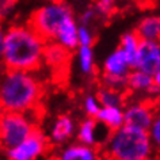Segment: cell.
I'll use <instances>...</instances> for the list:
<instances>
[{
    "instance_id": "1",
    "label": "cell",
    "mask_w": 160,
    "mask_h": 160,
    "mask_svg": "<svg viewBox=\"0 0 160 160\" xmlns=\"http://www.w3.org/2000/svg\"><path fill=\"white\" fill-rule=\"evenodd\" d=\"M46 41L27 23L11 25L6 29L2 64L7 69L34 72L43 62Z\"/></svg>"
},
{
    "instance_id": "2",
    "label": "cell",
    "mask_w": 160,
    "mask_h": 160,
    "mask_svg": "<svg viewBox=\"0 0 160 160\" xmlns=\"http://www.w3.org/2000/svg\"><path fill=\"white\" fill-rule=\"evenodd\" d=\"M42 97V84L33 72L7 69L0 72V111L29 113Z\"/></svg>"
},
{
    "instance_id": "3",
    "label": "cell",
    "mask_w": 160,
    "mask_h": 160,
    "mask_svg": "<svg viewBox=\"0 0 160 160\" xmlns=\"http://www.w3.org/2000/svg\"><path fill=\"white\" fill-rule=\"evenodd\" d=\"M105 151L109 160H142L155 153L148 132L128 125L110 132Z\"/></svg>"
},
{
    "instance_id": "4",
    "label": "cell",
    "mask_w": 160,
    "mask_h": 160,
    "mask_svg": "<svg viewBox=\"0 0 160 160\" xmlns=\"http://www.w3.org/2000/svg\"><path fill=\"white\" fill-rule=\"evenodd\" d=\"M73 15L65 2H46L30 14L27 25L45 41H54L62 22Z\"/></svg>"
},
{
    "instance_id": "5",
    "label": "cell",
    "mask_w": 160,
    "mask_h": 160,
    "mask_svg": "<svg viewBox=\"0 0 160 160\" xmlns=\"http://www.w3.org/2000/svg\"><path fill=\"white\" fill-rule=\"evenodd\" d=\"M35 129L27 113L0 111V148L7 151L23 141Z\"/></svg>"
},
{
    "instance_id": "6",
    "label": "cell",
    "mask_w": 160,
    "mask_h": 160,
    "mask_svg": "<svg viewBox=\"0 0 160 160\" xmlns=\"http://www.w3.org/2000/svg\"><path fill=\"white\" fill-rule=\"evenodd\" d=\"M130 71L132 67L128 57L119 48H117L103 62V86L123 92L128 90V76Z\"/></svg>"
},
{
    "instance_id": "7",
    "label": "cell",
    "mask_w": 160,
    "mask_h": 160,
    "mask_svg": "<svg viewBox=\"0 0 160 160\" xmlns=\"http://www.w3.org/2000/svg\"><path fill=\"white\" fill-rule=\"evenodd\" d=\"M48 138L39 129H35L18 145L6 151L7 160H37L46 152Z\"/></svg>"
},
{
    "instance_id": "8",
    "label": "cell",
    "mask_w": 160,
    "mask_h": 160,
    "mask_svg": "<svg viewBox=\"0 0 160 160\" xmlns=\"http://www.w3.org/2000/svg\"><path fill=\"white\" fill-rule=\"evenodd\" d=\"M133 69L145 72L151 76L160 69V39L140 41Z\"/></svg>"
},
{
    "instance_id": "9",
    "label": "cell",
    "mask_w": 160,
    "mask_h": 160,
    "mask_svg": "<svg viewBox=\"0 0 160 160\" xmlns=\"http://www.w3.org/2000/svg\"><path fill=\"white\" fill-rule=\"evenodd\" d=\"M156 111L151 102H137L123 110V125L148 132Z\"/></svg>"
},
{
    "instance_id": "10",
    "label": "cell",
    "mask_w": 160,
    "mask_h": 160,
    "mask_svg": "<svg viewBox=\"0 0 160 160\" xmlns=\"http://www.w3.org/2000/svg\"><path fill=\"white\" fill-rule=\"evenodd\" d=\"M71 58V50L67 48L61 46L56 41H48L45 43V49H43V62L48 67H50L54 72L62 71L68 64Z\"/></svg>"
},
{
    "instance_id": "11",
    "label": "cell",
    "mask_w": 160,
    "mask_h": 160,
    "mask_svg": "<svg viewBox=\"0 0 160 160\" xmlns=\"http://www.w3.org/2000/svg\"><path fill=\"white\" fill-rule=\"evenodd\" d=\"M78 21L75 19V15H72L68 19L62 22V25L60 26V29L57 31L54 37V41L58 42L61 46L67 48L68 50H75L79 46L78 42Z\"/></svg>"
},
{
    "instance_id": "12",
    "label": "cell",
    "mask_w": 160,
    "mask_h": 160,
    "mask_svg": "<svg viewBox=\"0 0 160 160\" xmlns=\"http://www.w3.org/2000/svg\"><path fill=\"white\" fill-rule=\"evenodd\" d=\"M58 160H99L98 151L82 142L71 144L60 153Z\"/></svg>"
},
{
    "instance_id": "13",
    "label": "cell",
    "mask_w": 160,
    "mask_h": 160,
    "mask_svg": "<svg viewBox=\"0 0 160 160\" xmlns=\"http://www.w3.org/2000/svg\"><path fill=\"white\" fill-rule=\"evenodd\" d=\"M141 41H156L160 39V23L159 17L149 15L142 18L133 30Z\"/></svg>"
},
{
    "instance_id": "14",
    "label": "cell",
    "mask_w": 160,
    "mask_h": 160,
    "mask_svg": "<svg viewBox=\"0 0 160 160\" xmlns=\"http://www.w3.org/2000/svg\"><path fill=\"white\" fill-rule=\"evenodd\" d=\"M75 132V123L68 115H60L52 126L50 141L56 144H62L72 137Z\"/></svg>"
},
{
    "instance_id": "15",
    "label": "cell",
    "mask_w": 160,
    "mask_h": 160,
    "mask_svg": "<svg viewBox=\"0 0 160 160\" xmlns=\"http://www.w3.org/2000/svg\"><path fill=\"white\" fill-rule=\"evenodd\" d=\"M98 122H101L103 126H106L110 132L118 129L119 126L123 125V110L121 107H101L98 111L97 117Z\"/></svg>"
},
{
    "instance_id": "16",
    "label": "cell",
    "mask_w": 160,
    "mask_h": 160,
    "mask_svg": "<svg viewBox=\"0 0 160 160\" xmlns=\"http://www.w3.org/2000/svg\"><path fill=\"white\" fill-rule=\"evenodd\" d=\"M98 128H99V122L94 117L84 119V121L80 123L79 130H78L79 142L86 144V145L95 147L99 141V136H98L99 129Z\"/></svg>"
},
{
    "instance_id": "17",
    "label": "cell",
    "mask_w": 160,
    "mask_h": 160,
    "mask_svg": "<svg viewBox=\"0 0 160 160\" xmlns=\"http://www.w3.org/2000/svg\"><path fill=\"white\" fill-rule=\"evenodd\" d=\"M153 86V79L151 75L141 72L138 69H132L128 76V90H132L134 92H147Z\"/></svg>"
},
{
    "instance_id": "18",
    "label": "cell",
    "mask_w": 160,
    "mask_h": 160,
    "mask_svg": "<svg viewBox=\"0 0 160 160\" xmlns=\"http://www.w3.org/2000/svg\"><path fill=\"white\" fill-rule=\"evenodd\" d=\"M140 41H141V39L138 38V35L136 34L134 31H128V33H125L121 37V41H119L118 48L128 57V61H129L132 69H133V65H134V60H136V54H137Z\"/></svg>"
},
{
    "instance_id": "19",
    "label": "cell",
    "mask_w": 160,
    "mask_h": 160,
    "mask_svg": "<svg viewBox=\"0 0 160 160\" xmlns=\"http://www.w3.org/2000/svg\"><path fill=\"white\" fill-rule=\"evenodd\" d=\"M97 98L102 107H122L123 103V92L117 90H113L110 87L103 86L98 90Z\"/></svg>"
},
{
    "instance_id": "20",
    "label": "cell",
    "mask_w": 160,
    "mask_h": 160,
    "mask_svg": "<svg viewBox=\"0 0 160 160\" xmlns=\"http://www.w3.org/2000/svg\"><path fill=\"white\" fill-rule=\"evenodd\" d=\"M78 65L83 75H91L95 69L94 53L91 46H78Z\"/></svg>"
},
{
    "instance_id": "21",
    "label": "cell",
    "mask_w": 160,
    "mask_h": 160,
    "mask_svg": "<svg viewBox=\"0 0 160 160\" xmlns=\"http://www.w3.org/2000/svg\"><path fill=\"white\" fill-rule=\"evenodd\" d=\"M148 136L153 147V152L159 153L160 158V111H156L153 121H152L149 129H148Z\"/></svg>"
},
{
    "instance_id": "22",
    "label": "cell",
    "mask_w": 160,
    "mask_h": 160,
    "mask_svg": "<svg viewBox=\"0 0 160 160\" xmlns=\"http://www.w3.org/2000/svg\"><path fill=\"white\" fill-rule=\"evenodd\" d=\"M18 0H0V23H6L12 19L17 12Z\"/></svg>"
},
{
    "instance_id": "23",
    "label": "cell",
    "mask_w": 160,
    "mask_h": 160,
    "mask_svg": "<svg viewBox=\"0 0 160 160\" xmlns=\"http://www.w3.org/2000/svg\"><path fill=\"white\" fill-rule=\"evenodd\" d=\"M94 34L91 31L90 26H86V25H79V29H78V42H79V46H92L94 43Z\"/></svg>"
},
{
    "instance_id": "24",
    "label": "cell",
    "mask_w": 160,
    "mask_h": 160,
    "mask_svg": "<svg viewBox=\"0 0 160 160\" xmlns=\"http://www.w3.org/2000/svg\"><path fill=\"white\" fill-rule=\"evenodd\" d=\"M95 10L99 17H109L115 10V0H97Z\"/></svg>"
},
{
    "instance_id": "25",
    "label": "cell",
    "mask_w": 160,
    "mask_h": 160,
    "mask_svg": "<svg viewBox=\"0 0 160 160\" xmlns=\"http://www.w3.org/2000/svg\"><path fill=\"white\" fill-rule=\"evenodd\" d=\"M101 103H99L98 98L94 97V95H88L86 99H84V110L86 113L88 114V117H97L98 111L101 110Z\"/></svg>"
},
{
    "instance_id": "26",
    "label": "cell",
    "mask_w": 160,
    "mask_h": 160,
    "mask_svg": "<svg viewBox=\"0 0 160 160\" xmlns=\"http://www.w3.org/2000/svg\"><path fill=\"white\" fill-rule=\"evenodd\" d=\"M98 17L99 15L97 12V10L95 8H88V10H86L82 14V17H80V23H82V25H86V26H90Z\"/></svg>"
},
{
    "instance_id": "27",
    "label": "cell",
    "mask_w": 160,
    "mask_h": 160,
    "mask_svg": "<svg viewBox=\"0 0 160 160\" xmlns=\"http://www.w3.org/2000/svg\"><path fill=\"white\" fill-rule=\"evenodd\" d=\"M4 35H6V27L3 23H0V62H2L3 57V46H4Z\"/></svg>"
},
{
    "instance_id": "28",
    "label": "cell",
    "mask_w": 160,
    "mask_h": 160,
    "mask_svg": "<svg viewBox=\"0 0 160 160\" xmlns=\"http://www.w3.org/2000/svg\"><path fill=\"white\" fill-rule=\"evenodd\" d=\"M152 79H153V84L160 88V69L156 72L155 75H152Z\"/></svg>"
},
{
    "instance_id": "29",
    "label": "cell",
    "mask_w": 160,
    "mask_h": 160,
    "mask_svg": "<svg viewBox=\"0 0 160 160\" xmlns=\"http://www.w3.org/2000/svg\"><path fill=\"white\" fill-rule=\"evenodd\" d=\"M46 2H65V0H46Z\"/></svg>"
},
{
    "instance_id": "30",
    "label": "cell",
    "mask_w": 160,
    "mask_h": 160,
    "mask_svg": "<svg viewBox=\"0 0 160 160\" xmlns=\"http://www.w3.org/2000/svg\"><path fill=\"white\" fill-rule=\"evenodd\" d=\"M142 160H155V159H152V158H148V159H142Z\"/></svg>"
},
{
    "instance_id": "31",
    "label": "cell",
    "mask_w": 160,
    "mask_h": 160,
    "mask_svg": "<svg viewBox=\"0 0 160 160\" xmlns=\"http://www.w3.org/2000/svg\"><path fill=\"white\" fill-rule=\"evenodd\" d=\"M159 23H160V17H159Z\"/></svg>"
}]
</instances>
